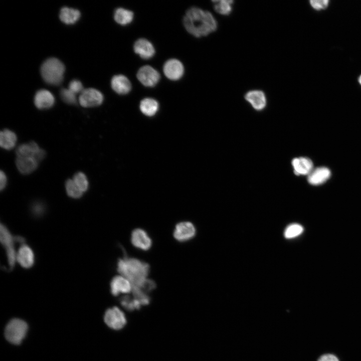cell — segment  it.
<instances>
[{
    "instance_id": "obj_15",
    "label": "cell",
    "mask_w": 361,
    "mask_h": 361,
    "mask_svg": "<svg viewBox=\"0 0 361 361\" xmlns=\"http://www.w3.org/2000/svg\"><path fill=\"white\" fill-rule=\"evenodd\" d=\"M135 53L143 59H149L155 54V49L153 45L147 40L139 39L134 43L133 46Z\"/></svg>"
},
{
    "instance_id": "obj_21",
    "label": "cell",
    "mask_w": 361,
    "mask_h": 361,
    "mask_svg": "<svg viewBox=\"0 0 361 361\" xmlns=\"http://www.w3.org/2000/svg\"><path fill=\"white\" fill-rule=\"evenodd\" d=\"M38 161L33 157H17L16 165L19 171L24 174L32 172L37 167Z\"/></svg>"
},
{
    "instance_id": "obj_11",
    "label": "cell",
    "mask_w": 361,
    "mask_h": 361,
    "mask_svg": "<svg viewBox=\"0 0 361 361\" xmlns=\"http://www.w3.org/2000/svg\"><path fill=\"white\" fill-rule=\"evenodd\" d=\"M131 242L135 248L143 251L148 250L152 246L151 239L145 230L140 228L133 230Z\"/></svg>"
},
{
    "instance_id": "obj_9",
    "label": "cell",
    "mask_w": 361,
    "mask_h": 361,
    "mask_svg": "<svg viewBox=\"0 0 361 361\" xmlns=\"http://www.w3.org/2000/svg\"><path fill=\"white\" fill-rule=\"evenodd\" d=\"M140 82L146 87H153L159 81L160 75L153 68L146 65L141 67L137 73Z\"/></svg>"
},
{
    "instance_id": "obj_17",
    "label": "cell",
    "mask_w": 361,
    "mask_h": 361,
    "mask_svg": "<svg viewBox=\"0 0 361 361\" xmlns=\"http://www.w3.org/2000/svg\"><path fill=\"white\" fill-rule=\"evenodd\" d=\"M17 260L25 268L31 267L35 260L32 249L26 244H22L17 253Z\"/></svg>"
},
{
    "instance_id": "obj_26",
    "label": "cell",
    "mask_w": 361,
    "mask_h": 361,
    "mask_svg": "<svg viewBox=\"0 0 361 361\" xmlns=\"http://www.w3.org/2000/svg\"><path fill=\"white\" fill-rule=\"evenodd\" d=\"M212 2L215 11L220 15L228 16L232 12L233 1L219 0L213 1Z\"/></svg>"
},
{
    "instance_id": "obj_28",
    "label": "cell",
    "mask_w": 361,
    "mask_h": 361,
    "mask_svg": "<svg viewBox=\"0 0 361 361\" xmlns=\"http://www.w3.org/2000/svg\"><path fill=\"white\" fill-rule=\"evenodd\" d=\"M65 187L68 195L73 198H80L83 192L78 188L73 179H68L65 184Z\"/></svg>"
},
{
    "instance_id": "obj_34",
    "label": "cell",
    "mask_w": 361,
    "mask_h": 361,
    "mask_svg": "<svg viewBox=\"0 0 361 361\" xmlns=\"http://www.w3.org/2000/svg\"><path fill=\"white\" fill-rule=\"evenodd\" d=\"M45 210L44 205L40 202H35L32 205V212L35 216H41Z\"/></svg>"
},
{
    "instance_id": "obj_32",
    "label": "cell",
    "mask_w": 361,
    "mask_h": 361,
    "mask_svg": "<svg viewBox=\"0 0 361 361\" xmlns=\"http://www.w3.org/2000/svg\"><path fill=\"white\" fill-rule=\"evenodd\" d=\"M68 87V89L75 94L81 93L84 90L81 82L78 80H72L70 82Z\"/></svg>"
},
{
    "instance_id": "obj_3",
    "label": "cell",
    "mask_w": 361,
    "mask_h": 361,
    "mask_svg": "<svg viewBox=\"0 0 361 361\" xmlns=\"http://www.w3.org/2000/svg\"><path fill=\"white\" fill-rule=\"evenodd\" d=\"M64 72V64L55 58L47 59L41 67V74L43 79L51 85L60 84L63 80Z\"/></svg>"
},
{
    "instance_id": "obj_37",
    "label": "cell",
    "mask_w": 361,
    "mask_h": 361,
    "mask_svg": "<svg viewBox=\"0 0 361 361\" xmlns=\"http://www.w3.org/2000/svg\"><path fill=\"white\" fill-rule=\"evenodd\" d=\"M358 82L360 83V84L361 85V75L359 76V77L358 78Z\"/></svg>"
},
{
    "instance_id": "obj_20",
    "label": "cell",
    "mask_w": 361,
    "mask_h": 361,
    "mask_svg": "<svg viewBox=\"0 0 361 361\" xmlns=\"http://www.w3.org/2000/svg\"><path fill=\"white\" fill-rule=\"evenodd\" d=\"M112 89L119 94H127L131 89V84L129 80L122 75H117L113 77L111 81Z\"/></svg>"
},
{
    "instance_id": "obj_12",
    "label": "cell",
    "mask_w": 361,
    "mask_h": 361,
    "mask_svg": "<svg viewBox=\"0 0 361 361\" xmlns=\"http://www.w3.org/2000/svg\"><path fill=\"white\" fill-rule=\"evenodd\" d=\"M163 71L165 76L171 80H178L184 73V67L180 61L175 59L167 60L164 64Z\"/></svg>"
},
{
    "instance_id": "obj_27",
    "label": "cell",
    "mask_w": 361,
    "mask_h": 361,
    "mask_svg": "<svg viewBox=\"0 0 361 361\" xmlns=\"http://www.w3.org/2000/svg\"><path fill=\"white\" fill-rule=\"evenodd\" d=\"M120 303L125 309L129 311L139 309L142 306L132 295V296L126 295L121 297Z\"/></svg>"
},
{
    "instance_id": "obj_6",
    "label": "cell",
    "mask_w": 361,
    "mask_h": 361,
    "mask_svg": "<svg viewBox=\"0 0 361 361\" xmlns=\"http://www.w3.org/2000/svg\"><path fill=\"white\" fill-rule=\"evenodd\" d=\"M104 320L109 327L115 330L121 329L126 323L124 313L116 306L108 308L106 311Z\"/></svg>"
},
{
    "instance_id": "obj_30",
    "label": "cell",
    "mask_w": 361,
    "mask_h": 361,
    "mask_svg": "<svg viewBox=\"0 0 361 361\" xmlns=\"http://www.w3.org/2000/svg\"><path fill=\"white\" fill-rule=\"evenodd\" d=\"M73 180L78 188L83 192H86L88 188V181L86 176L82 172L76 173Z\"/></svg>"
},
{
    "instance_id": "obj_16",
    "label": "cell",
    "mask_w": 361,
    "mask_h": 361,
    "mask_svg": "<svg viewBox=\"0 0 361 361\" xmlns=\"http://www.w3.org/2000/svg\"><path fill=\"white\" fill-rule=\"evenodd\" d=\"M294 172L298 175H308L313 169V162L306 157H299L292 160Z\"/></svg>"
},
{
    "instance_id": "obj_36",
    "label": "cell",
    "mask_w": 361,
    "mask_h": 361,
    "mask_svg": "<svg viewBox=\"0 0 361 361\" xmlns=\"http://www.w3.org/2000/svg\"><path fill=\"white\" fill-rule=\"evenodd\" d=\"M7 184V177L5 173L1 171L0 173V189L3 190Z\"/></svg>"
},
{
    "instance_id": "obj_18",
    "label": "cell",
    "mask_w": 361,
    "mask_h": 361,
    "mask_svg": "<svg viewBox=\"0 0 361 361\" xmlns=\"http://www.w3.org/2000/svg\"><path fill=\"white\" fill-rule=\"evenodd\" d=\"M55 98L53 94L49 91L41 89L37 92L34 97L35 106L40 109H47L51 107L54 104Z\"/></svg>"
},
{
    "instance_id": "obj_22",
    "label": "cell",
    "mask_w": 361,
    "mask_h": 361,
    "mask_svg": "<svg viewBox=\"0 0 361 361\" xmlns=\"http://www.w3.org/2000/svg\"><path fill=\"white\" fill-rule=\"evenodd\" d=\"M60 19L66 24H73L76 23L80 17V12L76 9L64 7L60 13Z\"/></svg>"
},
{
    "instance_id": "obj_25",
    "label": "cell",
    "mask_w": 361,
    "mask_h": 361,
    "mask_svg": "<svg viewBox=\"0 0 361 361\" xmlns=\"http://www.w3.org/2000/svg\"><path fill=\"white\" fill-rule=\"evenodd\" d=\"M133 16L132 11L122 8L117 9L114 14V19L116 22L123 26L131 23Z\"/></svg>"
},
{
    "instance_id": "obj_24",
    "label": "cell",
    "mask_w": 361,
    "mask_h": 361,
    "mask_svg": "<svg viewBox=\"0 0 361 361\" xmlns=\"http://www.w3.org/2000/svg\"><path fill=\"white\" fill-rule=\"evenodd\" d=\"M139 107L140 110L143 114L147 116H152L157 112L159 105L155 100L146 98L141 100Z\"/></svg>"
},
{
    "instance_id": "obj_29",
    "label": "cell",
    "mask_w": 361,
    "mask_h": 361,
    "mask_svg": "<svg viewBox=\"0 0 361 361\" xmlns=\"http://www.w3.org/2000/svg\"><path fill=\"white\" fill-rule=\"evenodd\" d=\"M303 231L302 226L298 224L289 225L285 230L284 237L287 239H292L299 236Z\"/></svg>"
},
{
    "instance_id": "obj_35",
    "label": "cell",
    "mask_w": 361,
    "mask_h": 361,
    "mask_svg": "<svg viewBox=\"0 0 361 361\" xmlns=\"http://www.w3.org/2000/svg\"><path fill=\"white\" fill-rule=\"evenodd\" d=\"M317 361H339L338 357L332 353H326L321 355Z\"/></svg>"
},
{
    "instance_id": "obj_19",
    "label": "cell",
    "mask_w": 361,
    "mask_h": 361,
    "mask_svg": "<svg viewBox=\"0 0 361 361\" xmlns=\"http://www.w3.org/2000/svg\"><path fill=\"white\" fill-rule=\"evenodd\" d=\"M330 170L325 167L313 168L308 175V183L312 185H319L324 183L330 176Z\"/></svg>"
},
{
    "instance_id": "obj_4",
    "label": "cell",
    "mask_w": 361,
    "mask_h": 361,
    "mask_svg": "<svg viewBox=\"0 0 361 361\" xmlns=\"http://www.w3.org/2000/svg\"><path fill=\"white\" fill-rule=\"evenodd\" d=\"M27 330L28 325L25 321L20 319L15 318L7 324L5 334L9 342L18 344L25 337Z\"/></svg>"
},
{
    "instance_id": "obj_5",
    "label": "cell",
    "mask_w": 361,
    "mask_h": 361,
    "mask_svg": "<svg viewBox=\"0 0 361 361\" xmlns=\"http://www.w3.org/2000/svg\"><path fill=\"white\" fill-rule=\"evenodd\" d=\"M0 232L1 241L6 248L9 265L10 267H13L17 261V253L14 246L15 238L3 224L1 225Z\"/></svg>"
},
{
    "instance_id": "obj_10",
    "label": "cell",
    "mask_w": 361,
    "mask_h": 361,
    "mask_svg": "<svg viewBox=\"0 0 361 361\" xmlns=\"http://www.w3.org/2000/svg\"><path fill=\"white\" fill-rule=\"evenodd\" d=\"M17 157H33L38 162L42 160L45 152L41 149L35 142L20 145L16 150Z\"/></svg>"
},
{
    "instance_id": "obj_13",
    "label": "cell",
    "mask_w": 361,
    "mask_h": 361,
    "mask_svg": "<svg viewBox=\"0 0 361 361\" xmlns=\"http://www.w3.org/2000/svg\"><path fill=\"white\" fill-rule=\"evenodd\" d=\"M110 286L111 293L114 296H117L120 294H128L132 290V285L130 282L121 275L112 278Z\"/></svg>"
},
{
    "instance_id": "obj_33",
    "label": "cell",
    "mask_w": 361,
    "mask_h": 361,
    "mask_svg": "<svg viewBox=\"0 0 361 361\" xmlns=\"http://www.w3.org/2000/svg\"><path fill=\"white\" fill-rule=\"evenodd\" d=\"M328 2V0H311L310 1V4L313 8L319 10L326 8Z\"/></svg>"
},
{
    "instance_id": "obj_14",
    "label": "cell",
    "mask_w": 361,
    "mask_h": 361,
    "mask_svg": "<svg viewBox=\"0 0 361 361\" xmlns=\"http://www.w3.org/2000/svg\"><path fill=\"white\" fill-rule=\"evenodd\" d=\"M245 99L257 111L264 109L267 104L265 94L261 90H253L247 92L245 95Z\"/></svg>"
},
{
    "instance_id": "obj_2",
    "label": "cell",
    "mask_w": 361,
    "mask_h": 361,
    "mask_svg": "<svg viewBox=\"0 0 361 361\" xmlns=\"http://www.w3.org/2000/svg\"><path fill=\"white\" fill-rule=\"evenodd\" d=\"M117 270L130 282L132 288H137L147 279L149 266L137 258L125 257L118 261Z\"/></svg>"
},
{
    "instance_id": "obj_7",
    "label": "cell",
    "mask_w": 361,
    "mask_h": 361,
    "mask_svg": "<svg viewBox=\"0 0 361 361\" xmlns=\"http://www.w3.org/2000/svg\"><path fill=\"white\" fill-rule=\"evenodd\" d=\"M103 101V96L98 90L94 88L84 89L79 97V102L84 107L100 105Z\"/></svg>"
},
{
    "instance_id": "obj_1",
    "label": "cell",
    "mask_w": 361,
    "mask_h": 361,
    "mask_svg": "<svg viewBox=\"0 0 361 361\" xmlns=\"http://www.w3.org/2000/svg\"><path fill=\"white\" fill-rule=\"evenodd\" d=\"M183 23L186 30L197 38L209 35L216 31L218 27L216 19L210 12L197 7L187 11Z\"/></svg>"
},
{
    "instance_id": "obj_31",
    "label": "cell",
    "mask_w": 361,
    "mask_h": 361,
    "mask_svg": "<svg viewBox=\"0 0 361 361\" xmlns=\"http://www.w3.org/2000/svg\"><path fill=\"white\" fill-rule=\"evenodd\" d=\"M62 99L69 104H75L77 103L76 94L69 89L63 88L60 91Z\"/></svg>"
},
{
    "instance_id": "obj_23",
    "label": "cell",
    "mask_w": 361,
    "mask_h": 361,
    "mask_svg": "<svg viewBox=\"0 0 361 361\" xmlns=\"http://www.w3.org/2000/svg\"><path fill=\"white\" fill-rule=\"evenodd\" d=\"M17 136L11 130L5 129L0 133V145L2 147L7 150L13 148L16 143Z\"/></svg>"
},
{
    "instance_id": "obj_8",
    "label": "cell",
    "mask_w": 361,
    "mask_h": 361,
    "mask_svg": "<svg viewBox=\"0 0 361 361\" xmlns=\"http://www.w3.org/2000/svg\"><path fill=\"white\" fill-rule=\"evenodd\" d=\"M196 233V228L192 223L183 221L175 225L173 235L177 241L184 242L192 239Z\"/></svg>"
}]
</instances>
